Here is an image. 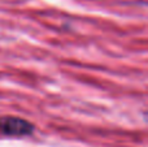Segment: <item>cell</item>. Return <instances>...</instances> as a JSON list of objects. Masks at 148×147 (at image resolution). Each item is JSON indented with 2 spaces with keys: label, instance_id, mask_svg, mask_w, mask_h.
Listing matches in <instances>:
<instances>
[{
  "label": "cell",
  "instance_id": "1",
  "mask_svg": "<svg viewBox=\"0 0 148 147\" xmlns=\"http://www.w3.org/2000/svg\"><path fill=\"white\" fill-rule=\"evenodd\" d=\"M34 130V126L29 121L20 117H1L0 132L7 135H29Z\"/></svg>",
  "mask_w": 148,
  "mask_h": 147
}]
</instances>
